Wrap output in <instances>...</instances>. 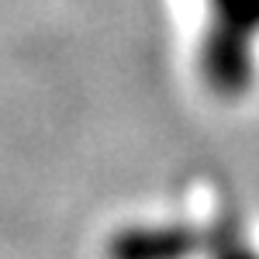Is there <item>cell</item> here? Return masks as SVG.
I'll list each match as a JSON object with an SVG mask.
<instances>
[{"mask_svg": "<svg viewBox=\"0 0 259 259\" xmlns=\"http://www.w3.org/2000/svg\"><path fill=\"white\" fill-rule=\"evenodd\" d=\"M200 76L218 97H242L256 76L259 0H204Z\"/></svg>", "mask_w": 259, "mask_h": 259, "instance_id": "6da1fadb", "label": "cell"}, {"mask_svg": "<svg viewBox=\"0 0 259 259\" xmlns=\"http://www.w3.org/2000/svg\"><path fill=\"white\" fill-rule=\"evenodd\" d=\"M197 235L187 228H135L114 239V259H187Z\"/></svg>", "mask_w": 259, "mask_h": 259, "instance_id": "7a4b0ae2", "label": "cell"}, {"mask_svg": "<svg viewBox=\"0 0 259 259\" xmlns=\"http://www.w3.org/2000/svg\"><path fill=\"white\" fill-rule=\"evenodd\" d=\"M207 245H211V259H259V249L242 235L239 221L232 214H221L214 228L207 232Z\"/></svg>", "mask_w": 259, "mask_h": 259, "instance_id": "3957f363", "label": "cell"}]
</instances>
